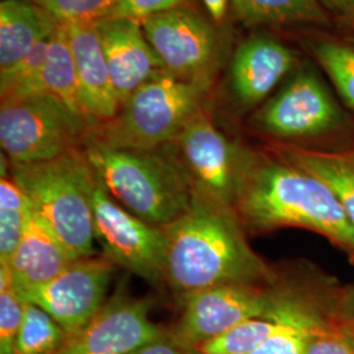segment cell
Returning <instances> with one entry per match:
<instances>
[{
    "label": "cell",
    "instance_id": "30bf717a",
    "mask_svg": "<svg viewBox=\"0 0 354 354\" xmlns=\"http://www.w3.org/2000/svg\"><path fill=\"white\" fill-rule=\"evenodd\" d=\"M115 266L104 254L80 257L49 282L17 290L26 301L44 308L71 336L86 327L108 301Z\"/></svg>",
    "mask_w": 354,
    "mask_h": 354
},
{
    "label": "cell",
    "instance_id": "3957f363",
    "mask_svg": "<svg viewBox=\"0 0 354 354\" xmlns=\"http://www.w3.org/2000/svg\"><path fill=\"white\" fill-rule=\"evenodd\" d=\"M83 151L102 187L127 212L165 227L192 205L194 188L177 158L84 140Z\"/></svg>",
    "mask_w": 354,
    "mask_h": 354
},
{
    "label": "cell",
    "instance_id": "ffe728a7",
    "mask_svg": "<svg viewBox=\"0 0 354 354\" xmlns=\"http://www.w3.org/2000/svg\"><path fill=\"white\" fill-rule=\"evenodd\" d=\"M41 89L42 95L57 97L89 124L82 102L75 62L64 21L58 24L51 35L41 75Z\"/></svg>",
    "mask_w": 354,
    "mask_h": 354
},
{
    "label": "cell",
    "instance_id": "5b68a950",
    "mask_svg": "<svg viewBox=\"0 0 354 354\" xmlns=\"http://www.w3.org/2000/svg\"><path fill=\"white\" fill-rule=\"evenodd\" d=\"M207 91L206 84L163 71L133 92L112 120L89 127L84 140L124 150H158L174 143L203 111Z\"/></svg>",
    "mask_w": 354,
    "mask_h": 354
},
{
    "label": "cell",
    "instance_id": "f546056e",
    "mask_svg": "<svg viewBox=\"0 0 354 354\" xmlns=\"http://www.w3.org/2000/svg\"><path fill=\"white\" fill-rule=\"evenodd\" d=\"M304 354H354V345L333 322L322 319L310 336Z\"/></svg>",
    "mask_w": 354,
    "mask_h": 354
},
{
    "label": "cell",
    "instance_id": "4316f807",
    "mask_svg": "<svg viewBox=\"0 0 354 354\" xmlns=\"http://www.w3.org/2000/svg\"><path fill=\"white\" fill-rule=\"evenodd\" d=\"M315 55L344 102L354 109L353 46L333 41H320L315 46Z\"/></svg>",
    "mask_w": 354,
    "mask_h": 354
},
{
    "label": "cell",
    "instance_id": "603a6c76",
    "mask_svg": "<svg viewBox=\"0 0 354 354\" xmlns=\"http://www.w3.org/2000/svg\"><path fill=\"white\" fill-rule=\"evenodd\" d=\"M30 203L12 176L0 180V266H8L30 215Z\"/></svg>",
    "mask_w": 354,
    "mask_h": 354
},
{
    "label": "cell",
    "instance_id": "5bb4252c",
    "mask_svg": "<svg viewBox=\"0 0 354 354\" xmlns=\"http://www.w3.org/2000/svg\"><path fill=\"white\" fill-rule=\"evenodd\" d=\"M102 51L121 105L165 66L145 35L140 21L104 16L95 20Z\"/></svg>",
    "mask_w": 354,
    "mask_h": 354
},
{
    "label": "cell",
    "instance_id": "4dcf8cb0",
    "mask_svg": "<svg viewBox=\"0 0 354 354\" xmlns=\"http://www.w3.org/2000/svg\"><path fill=\"white\" fill-rule=\"evenodd\" d=\"M187 0H120L109 15L129 17L137 21H143L153 15L167 12L184 6Z\"/></svg>",
    "mask_w": 354,
    "mask_h": 354
},
{
    "label": "cell",
    "instance_id": "e575fe53",
    "mask_svg": "<svg viewBox=\"0 0 354 354\" xmlns=\"http://www.w3.org/2000/svg\"><path fill=\"white\" fill-rule=\"evenodd\" d=\"M324 8L346 16H354V0H319Z\"/></svg>",
    "mask_w": 354,
    "mask_h": 354
},
{
    "label": "cell",
    "instance_id": "f1b7e54d",
    "mask_svg": "<svg viewBox=\"0 0 354 354\" xmlns=\"http://www.w3.org/2000/svg\"><path fill=\"white\" fill-rule=\"evenodd\" d=\"M120 0H37L59 21L97 20L109 15Z\"/></svg>",
    "mask_w": 354,
    "mask_h": 354
},
{
    "label": "cell",
    "instance_id": "277c9868",
    "mask_svg": "<svg viewBox=\"0 0 354 354\" xmlns=\"http://www.w3.org/2000/svg\"><path fill=\"white\" fill-rule=\"evenodd\" d=\"M10 172L24 190L33 212L64 243L68 252L75 259L95 254L96 176L83 146L48 162L11 165Z\"/></svg>",
    "mask_w": 354,
    "mask_h": 354
},
{
    "label": "cell",
    "instance_id": "4fadbf2b",
    "mask_svg": "<svg viewBox=\"0 0 354 354\" xmlns=\"http://www.w3.org/2000/svg\"><path fill=\"white\" fill-rule=\"evenodd\" d=\"M342 113L327 87L311 71L292 76L254 115L257 129L277 138L297 140L327 133Z\"/></svg>",
    "mask_w": 354,
    "mask_h": 354
},
{
    "label": "cell",
    "instance_id": "ac0fdd59",
    "mask_svg": "<svg viewBox=\"0 0 354 354\" xmlns=\"http://www.w3.org/2000/svg\"><path fill=\"white\" fill-rule=\"evenodd\" d=\"M61 21L45 7L19 0L0 3V70L51 37Z\"/></svg>",
    "mask_w": 354,
    "mask_h": 354
},
{
    "label": "cell",
    "instance_id": "d6986e66",
    "mask_svg": "<svg viewBox=\"0 0 354 354\" xmlns=\"http://www.w3.org/2000/svg\"><path fill=\"white\" fill-rule=\"evenodd\" d=\"M281 159L323 180L354 227V155L281 147Z\"/></svg>",
    "mask_w": 354,
    "mask_h": 354
},
{
    "label": "cell",
    "instance_id": "9c48e42d",
    "mask_svg": "<svg viewBox=\"0 0 354 354\" xmlns=\"http://www.w3.org/2000/svg\"><path fill=\"white\" fill-rule=\"evenodd\" d=\"M279 294L256 285L231 283L196 291L181 298L183 313L169 329L176 342L192 349L252 317H268Z\"/></svg>",
    "mask_w": 354,
    "mask_h": 354
},
{
    "label": "cell",
    "instance_id": "52a82bcc",
    "mask_svg": "<svg viewBox=\"0 0 354 354\" xmlns=\"http://www.w3.org/2000/svg\"><path fill=\"white\" fill-rule=\"evenodd\" d=\"M93 225L102 254L113 264L155 286L165 282L163 227L153 226L127 212L106 192L97 177L93 187Z\"/></svg>",
    "mask_w": 354,
    "mask_h": 354
},
{
    "label": "cell",
    "instance_id": "836d02e7",
    "mask_svg": "<svg viewBox=\"0 0 354 354\" xmlns=\"http://www.w3.org/2000/svg\"><path fill=\"white\" fill-rule=\"evenodd\" d=\"M205 8L209 13V16L216 21L221 23L225 19V15L227 12L230 0H203Z\"/></svg>",
    "mask_w": 354,
    "mask_h": 354
},
{
    "label": "cell",
    "instance_id": "ba28073f",
    "mask_svg": "<svg viewBox=\"0 0 354 354\" xmlns=\"http://www.w3.org/2000/svg\"><path fill=\"white\" fill-rule=\"evenodd\" d=\"M193 188L203 197L235 210L248 158L215 127L205 111L196 114L174 142Z\"/></svg>",
    "mask_w": 354,
    "mask_h": 354
},
{
    "label": "cell",
    "instance_id": "8fae6325",
    "mask_svg": "<svg viewBox=\"0 0 354 354\" xmlns=\"http://www.w3.org/2000/svg\"><path fill=\"white\" fill-rule=\"evenodd\" d=\"M145 35L167 73L210 87L218 42L213 26L184 6L142 21Z\"/></svg>",
    "mask_w": 354,
    "mask_h": 354
},
{
    "label": "cell",
    "instance_id": "7c38bea8",
    "mask_svg": "<svg viewBox=\"0 0 354 354\" xmlns=\"http://www.w3.org/2000/svg\"><path fill=\"white\" fill-rule=\"evenodd\" d=\"M151 301L134 298L120 283L99 314L68 336L55 354H127L163 336L167 329L150 317Z\"/></svg>",
    "mask_w": 354,
    "mask_h": 354
},
{
    "label": "cell",
    "instance_id": "e0dca14e",
    "mask_svg": "<svg viewBox=\"0 0 354 354\" xmlns=\"http://www.w3.org/2000/svg\"><path fill=\"white\" fill-rule=\"evenodd\" d=\"M75 257L33 209L20 244L8 263L19 290L41 286L57 277Z\"/></svg>",
    "mask_w": 354,
    "mask_h": 354
},
{
    "label": "cell",
    "instance_id": "d590c367",
    "mask_svg": "<svg viewBox=\"0 0 354 354\" xmlns=\"http://www.w3.org/2000/svg\"><path fill=\"white\" fill-rule=\"evenodd\" d=\"M1 1H6V0H1ZM19 1H28V3H36L37 4V0H19Z\"/></svg>",
    "mask_w": 354,
    "mask_h": 354
},
{
    "label": "cell",
    "instance_id": "44dd1931",
    "mask_svg": "<svg viewBox=\"0 0 354 354\" xmlns=\"http://www.w3.org/2000/svg\"><path fill=\"white\" fill-rule=\"evenodd\" d=\"M268 317L274 319L276 327L251 354H304L313 330L322 320L295 299L279 294Z\"/></svg>",
    "mask_w": 354,
    "mask_h": 354
},
{
    "label": "cell",
    "instance_id": "7a4b0ae2",
    "mask_svg": "<svg viewBox=\"0 0 354 354\" xmlns=\"http://www.w3.org/2000/svg\"><path fill=\"white\" fill-rule=\"evenodd\" d=\"M235 213L260 231L313 230L354 256V227L336 194L319 177L282 159L248 158Z\"/></svg>",
    "mask_w": 354,
    "mask_h": 354
},
{
    "label": "cell",
    "instance_id": "9a60e30c",
    "mask_svg": "<svg viewBox=\"0 0 354 354\" xmlns=\"http://www.w3.org/2000/svg\"><path fill=\"white\" fill-rule=\"evenodd\" d=\"M66 30L75 62L84 111L91 127L106 122L118 113L112 76L102 51L95 20L67 21Z\"/></svg>",
    "mask_w": 354,
    "mask_h": 354
},
{
    "label": "cell",
    "instance_id": "cb8c5ba5",
    "mask_svg": "<svg viewBox=\"0 0 354 354\" xmlns=\"http://www.w3.org/2000/svg\"><path fill=\"white\" fill-rule=\"evenodd\" d=\"M68 335L37 304L26 301L13 354H55Z\"/></svg>",
    "mask_w": 354,
    "mask_h": 354
},
{
    "label": "cell",
    "instance_id": "8992f818",
    "mask_svg": "<svg viewBox=\"0 0 354 354\" xmlns=\"http://www.w3.org/2000/svg\"><path fill=\"white\" fill-rule=\"evenodd\" d=\"M89 124L50 95L1 100L0 145L11 165H33L82 147Z\"/></svg>",
    "mask_w": 354,
    "mask_h": 354
},
{
    "label": "cell",
    "instance_id": "6da1fadb",
    "mask_svg": "<svg viewBox=\"0 0 354 354\" xmlns=\"http://www.w3.org/2000/svg\"><path fill=\"white\" fill-rule=\"evenodd\" d=\"M163 231L165 282L180 299L214 286L256 285L269 277L266 263L245 241L235 210L196 190L189 209Z\"/></svg>",
    "mask_w": 354,
    "mask_h": 354
},
{
    "label": "cell",
    "instance_id": "484cf974",
    "mask_svg": "<svg viewBox=\"0 0 354 354\" xmlns=\"http://www.w3.org/2000/svg\"><path fill=\"white\" fill-rule=\"evenodd\" d=\"M274 327L273 317H252L205 342L197 351L201 354H251L264 342Z\"/></svg>",
    "mask_w": 354,
    "mask_h": 354
},
{
    "label": "cell",
    "instance_id": "d6a6232c",
    "mask_svg": "<svg viewBox=\"0 0 354 354\" xmlns=\"http://www.w3.org/2000/svg\"><path fill=\"white\" fill-rule=\"evenodd\" d=\"M332 322L354 345V286L342 294Z\"/></svg>",
    "mask_w": 354,
    "mask_h": 354
},
{
    "label": "cell",
    "instance_id": "7402d4cb",
    "mask_svg": "<svg viewBox=\"0 0 354 354\" xmlns=\"http://www.w3.org/2000/svg\"><path fill=\"white\" fill-rule=\"evenodd\" d=\"M230 6L244 26L327 23L319 0H230Z\"/></svg>",
    "mask_w": 354,
    "mask_h": 354
},
{
    "label": "cell",
    "instance_id": "83f0119b",
    "mask_svg": "<svg viewBox=\"0 0 354 354\" xmlns=\"http://www.w3.org/2000/svg\"><path fill=\"white\" fill-rule=\"evenodd\" d=\"M26 299L13 283L7 266H0V354H13L24 317Z\"/></svg>",
    "mask_w": 354,
    "mask_h": 354
},
{
    "label": "cell",
    "instance_id": "2e32d148",
    "mask_svg": "<svg viewBox=\"0 0 354 354\" xmlns=\"http://www.w3.org/2000/svg\"><path fill=\"white\" fill-rule=\"evenodd\" d=\"M295 64L294 53L266 36L245 39L234 53L230 82L236 100L252 106L264 102Z\"/></svg>",
    "mask_w": 354,
    "mask_h": 354
},
{
    "label": "cell",
    "instance_id": "d4e9b609",
    "mask_svg": "<svg viewBox=\"0 0 354 354\" xmlns=\"http://www.w3.org/2000/svg\"><path fill=\"white\" fill-rule=\"evenodd\" d=\"M50 38L39 42L16 64L0 70L1 100L42 95L41 75Z\"/></svg>",
    "mask_w": 354,
    "mask_h": 354
},
{
    "label": "cell",
    "instance_id": "1f68e13d",
    "mask_svg": "<svg viewBox=\"0 0 354 354\" xmlns=\"http://www.w3.org/2000/svg\"><path fill=\"white\" fill-rule=\"evenodd\" d=\"M127 354H201L197 349H192L184 346L183 344L176 342L171 335L169 329H167L163 336L153 342L143 344L134 351Z\"/></svg>",
    "mask_w": 354,
    "mask_h": 354
},
{
    "label": "cell",
    "instance_id": "8d00e7d4",
    "mask_svg": "<svg viewBox=\"0 0 354 354\" xmlns=\"http://www.w3.org/2000/svg\"><path fill=\"white\" fill-rule=\"evenodd\" d=\"M353 19H354V16H353ZM353 23H354V21H353Z\"/></svg>",
    "mask_w": 354,
    "mask_h": 354
}]
</instances>
